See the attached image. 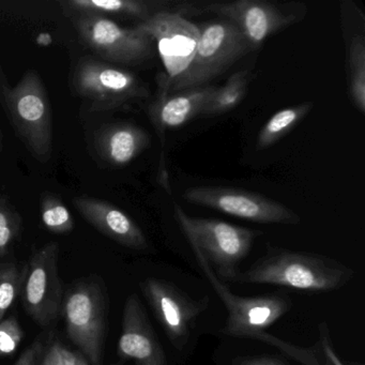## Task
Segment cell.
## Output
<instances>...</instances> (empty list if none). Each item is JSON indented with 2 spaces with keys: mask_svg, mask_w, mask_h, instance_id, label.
I'll return each mask as SVG.
<instances>
[{
  "mask_svg": "<svg viewBox=\"0 0 365 365\" xmlns=\"http://www.w3.org/2000/svg\"><path fill=\"white\" fill-rule=\"evenodd\" d=\"M320 341L322 347V356L320 358L322 360V365H334L333 364L332 360H331L330 356L328 352V344H329V332L327 329H320Z\"/></svg>",
  "mask_w": 365,
  "mask_h": 365,
  "instance_id": "obj_29",
  "label": "cell"
},
{
  "mask_svg": "<svg viewBox=\"0 0 365 365\" xmlns=\"http://www.w3.org/2000/svg\"><path fill=\"white\" fill-rule=\"evenodd\" d=\"M22 282L23 275L16 264L9 262L0 264V322L16 301Z\"/></svg>",
  "mask_w": 365,
  "mask_h": 365,
  "instance_id": "obj_23",
  "label": "cell"
},
{
  "mask_svg": "<svg viewBox=\"0 0 365 365\" xmlns=\"http://www.w3.org/2000/svg\"><path fill=\"white\" fill-rule=\"evenodd\" d=\"M234 365H287L277 356H240L235 360Z\"/></svg>",
  "mask_w": 365,
  "mask_h": 365,
  "instance_id": "obj_27",
  "label": "cell"
},
{
  "mask_svg": "<svg viewBox=\"0 0 365 365\" xmlns=\"http://www.w3.org/2000/svg\"><path fill=\"white\" fill-rule=\"evenodd\" d=\"M70 11L76 14H95L138 19L140 22L162 10L155 9L157 4L144 0H71L65 3Z\"/></svg>",
  "mask_w": 365,
  "mask_h": 365,
  "instance_id": "obj_18",
  "label": "cell"
},
{
  "mask_svg": "<svg viewBox=\"0 0 365 365\" xmlns=\"http://www.w3.org/2000/svg\"><path fill=\"white\" fill-rule=\"evenodd\" d=\"M74 206L98 230L123 247L144 251L149 247L142 228L123 210L98 198L76 197Z\"/></svg>",
  "mask_w": 365,
  "mask_h": 365,
  "instance_id": "obj_15",
  "label": "cell"
},
{
  "mask_svg": "<svg viewBox=\"0 0 365 365\" xmlns=\"http://www.w3.org/2000/svg\"><path fill=\"white\" fill-rule=\"evenodd\" d=\"M314 108L313 102H303L298 106L283 108L275 113L260 129L256 140L258 150L270 148L286 134L289 133Z\"/></svg>",
  "mask_w": 365,
  "mask_h": 365,
  "instance_id": "obj_19",
  "label": "cell"
},
{
  "mask_svg": "<svg viewBox=\"0 0 365 365\" xmlns=\"http://www.w3.org/2000/svg\"><path fill=\"white\" fill-rule=\"evenodd\" d=\"M20 230V215L6 198L0 197V256L9 252Z\"/></svg>",
  "mask_w": 365,
  "mask_h": 365,
  "instance_id": "obj_24",
  "label": "cell"
},
{
  "mask_svg": "<svg viewBox=\"0 0 365 365\" xmlns=\"http://www.w3.org/2000/svg\"><path fill=\"white\" fill-rule=\"evenodd\" d=\"M200 29V40L191 63L170 82L160 78V91L174 93L207 86L251 51L240 29L230 21L206 23Z\"/></svg>",
  "mask_w": 365,
  "mask_h": 365,
  "instance_id": "obj_4",
  "label": "cell"
},
{
  "mask_svg": "<svg viewBox=\"0 0 365 365\" xmlns=\"http://www.w3.org/2000/svg\"><path fill=\"white\" fill-rule=\"evenodd\" d=\"M68 335L93 365H101L106 335L108 305L101 287L83 282L72 287L63 303Z\"/></svg>",
  "mask_w": 365,
  "mask_h": 365,
  "instance_id": "obj_6",
  "label": "cell"
},
{
  "mask_svg": "<svg viewBox=\"0 0 365 365\" xmlns=\"http://www.w3.org/2000/svg\"><path fill=\"white\" fill-rule=\"evenodd\" d=\"M193 251L202 272L227 309V319L222 333L228 336L262 341L281 350L285 356L302 365H322L315 348L292 345L267 331L292 309V300L285 292H277L257 297L238 296L217 279L202 253L196 249Z\"/></svg>",
  "mask_w": 365,
  "mask_h": 365,
  "instance_id": "obj_1",
  "label": "cell"
},
{
  "mask_svg": "<svg viewBox=\"0 0 365 365\" xmlns=\"http://www.w3.org/2000/svg\"><path fill=\"white\" fill-rule=\"evenodd\" d=\"M136 27L144 31L157 46L165 74V82L182 73L191 63L200 40V26L179 12H157Z\"/></svg>",
  "mask_w": 365,
  "mask_h": 365,
  "instance_id": "obj_11",
  "label": "cell"
},
{
  "mask_svg": "<svg viewBox=\"0 0 365 365\" xmlns=\"http://www.w3.org/2000/svg\"><path fill=\"white\" fill-rule=\"evenodd\" d=\"M0 149H1V135H0Z\"/></svg>",
  "mask_w": 365,
  "mask_h": 365,
  "instance_id": "obj_30",
  "label": "cell"
},
{
  "mask_svg": "<svg viewBox=\"0 0 365 365\" xmlns=\"http://www.w3.org/2000/svg\"><path fill=\"white\" fill-rule=\"evenodd\" d=\"M42 350H43L42 344L39 341H35L29 346V349L21 354L20 359L14 365H37L41 356Z\"/></svg>",
  "mask_w": 365,
  "mask_h": 365,
  "instance_id": "obj_28",
  "label": "cell"
},
{
  "mask_svg": "<svg viewBox=\"0 0 365 365\" xmlns=\"http://www.w3.org/2000/svg\"><path fill=\"white\" fill-rule=\"evenodd\" d=\"M140 288L172 345L180 351L185 349L209 299L194 300L170 282L155 277L145 279Z\"/></svg>",
  "mask_w": 365,
  "mask_h": 365,
  "instance_id": "obj_10",
  "label": "cell"
},
{
  "mask_svg": "<svg viewBox=\"0 0 365 365\" xmlns=\"http://www.w3.org/2000/svg\"><path fill=\"white\" fill-rule=\"evenodd\" d=\"M118 356L135 365H168L163 346L136 294H131L123 307Z\"/></svg>",
  "mask_w": 365,
  "mask_h": 365,
  "instance_id": "obj_14",
  "label": "cell"
},
{
  "mask_svg": "<svg viewBox=\"0 0 365 365\" xmlns=\"http://www.w3.org/2000/svg\"><path fill=\"white\" fill-rule=\"evenodd\" d=\"M348 93L354 108L365 113V40L356 35L349 40L346 52Z\"/></svg>",
  "mask_w": 365,
  "mask_h": 365,
  "instance_id": "obj_20",
  "label": "cell"
},
{
  "mask_svg": "<svg viewBox=\"0 0 365 365\" xmlns=\"http://www.w3.org/2000/svg\"><path fill=\"white\" fill-rule=\"evenodd\" d=\"M354 274V269L328 256L268 247L266 254L247 271H239L234 282L333 292L344 287Z\"/></svg>",
  "mask_w": 365,
  "mask_h": 365,
  "instance_id": "obj_2",
  "label": "cell"
},
{
  "mask_svg": "<svg viewBox=\"0 0 365 365\" xmlns=\"http://www.w3.org/2000/svg\"><path fill=\"white\" fill-rule=\"evenodd\" d=\"M58 245L51 242L36 252L23 277V302L27 313L40 326L54 322L61 309V285L58 277Z\"/></svg>",
  "mask_w": 365,
  "mask_h": 365,
  "instance_id": "obj_13",
  "label": "cell"
},
{
  "mask_svg": "<svg viewBox=\"0 0 365 365\" xmlns=\"http://www.w3.org/2000/svg\"><path fill=\"white\" fill-rule=\"evenodd\" d=\"M175 217L193 249L204 256L220 281L234 282L239 264L262 232L215 219L190 217L175 204Z\"/></svg>",
  "mask_w": 365,
  "mask_h": 365,
  "instance_id": "obj_3",
  "label": "cell"
},
{
  "mask_svg": "<svg viewBox=\"0 0 365 365\" xmlns=\"http://www.w3.org/2000/svg\"><path fill=\"white\" fill-rule=\"evenodd\" d=\"M41 365H89V362L82 354L69 349L59 341H54L46 349Z\"/></svg>",
  "mask_w": 365,
  "mask_h": 365,
  "instance_id": "obj_25",
  "label": "cell"
},
{
  "mask_svg": "<svg viewBox=\"0 0 365 365\" xmlns=\"http://www.w3.org/2000/svg\"><path fill=\"white\" fill-rule=\"evenodd\" d=\"M183 200L232 217L259 224L296 225L301 219L292 209L260 194L232 187L202 185L187 189Z\"/></svg>",
  "mask_w": 365,
  "mask_h": 365,
  "instance_id": "obj_8",
  "label": "cell"
},
{
  "mask_svg": "<svg viewBox=\"0 0 365 365\" xmlns=\"http://www.w3.org/2000/svg\"><path fill=\"white\" fill-rule=\"evenodd\" d=\"M217 88L210 85L166 93L159 91L155 101L149 106V116L158 132L178 129L194 117L204 114Z\"/></svg>",
  "mask_w": 365,
  "mask_h": 365,
  "instance_id": "obj_16",
  "label": "cell"
},
{
  "mask_svg": "<svg viewBox=\"0 0 365 365\" xmlns=\"http://www.w3.org/2000/svg\"><path fill=\"white\" fill-rule=\"evenodd\" d=\"M23 339V330L16 318L0 322V356H11L18 350Z\"/></svg>",
  "mask_w": 365,
  "mask_h": 365,
  "instance_id": "obj_26",
  "label": "cell"
},
{
  "mask_svg": "<svg viewBox=\"0 0 365 365\" xmlns=\"http://www.w3.org/2000/svg\"><path fill=\"white\" fill-rule=\"evenodd\" d=\"M73 23L83 41L108 63L138 65L153 57L155 43L138 27L125 29L95 14H76Z\"/></svg>",
  "mask_w": 365,
  "mask_h": 365,
  "instance_id": "obj_7",
  "label": "cell"
},
{
  "mask_svg": "<svg viewBox=\"0 0 365 365\" xmlns=\"http://www.w3.org/2000/svg\"><path fill=\"white\" fill-rule=\"evenodd\" d=\"M200 10L234 23L245 36L251 51L260 48L269 37L298 22L302 16L296 10L264 0L207 4Z\"/></svg>",
  "mask_w": 365,
  "mask_h": 365,
  "instance_id": "obj_12",
  "label": "cell"
},
{
  "mask_svg": "<svg viewBox=\"0 0 365 365\" xmlns=\"http://www.w3.org/2000/svg\"><path fill=\"white\" fill-rule=\"evenodd\" d=\"M5 106L16 133L31 155L46 163L52 155V114L46 87L37 72H26L5 93Z\"/></svg>",
  "mask_w": 365,
  "mask_h": 365,
  "instance_id": "obj_5",
  "label": "cell"
},
{
  "mask_svg": "<svg viewBox=\"0 0 365 365\" xmlns=\"http://www.w3.org/2000/svg\"><path fill=\"white\" fill-rule=\"evenodd\" d=\"M73 87L80 97L102 110L148 96L146 86L135 74L91 57L82 59L76 66Z\"/></svg>",
  "mask_w": 365,
  "mask_h": 365,
  "instance_id": "obj_9",
  "label": "cell"
},
{
  "mask_svg": "<svg viewBox=\"0 0 365 365\" xmlns=\"http://www.w3.org/2000/svg\"><path fill=\"white\" fill-rule=\"evenodd\" d=\"M250 80L251 76L247 71H239L230 76L225 85L215 91L204 114L221 115L234 110L247 96Z\"/></svg>",
  "mask_w": 365,
  "mask_h": 365,
  "instance_id": "obj_21",
  "label": "cell"
},
{
  "mask_svg": "<svg viewBox=\"0 0 365 365\" xmlns=\"http://www.w3.org/2000/svg\"><path fill=\"white\" fill-rule=\"evenodd\" d=\"M150 138L142 128L131 123L106 125L96 136L95 147L100 157L114 166H125L135 160L147 147Z\"/></svg>",
  "mask_w": 365,
  "mask_h": 365,
  "instance_id": "obj_17",
  "label": "cell"
},
{
  "mask_svg": "<svg viewBox=\"0 0 365 365\" xmlns=\"http://www.w3.org/2000/svg\"><path fill=\"white\" fill-rule=\"evenodd\" d=\"M42 223L55 234H66L74 227L73 217L65 204L53 194H44L41 200Z\"/></svg>",
  "mask_w": 365,
  "mask_h": 365,
  "instance_id": "obj_22",
  "label": "cell"
}]
</instances>
